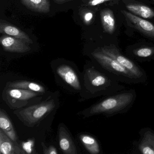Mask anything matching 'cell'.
<instances>
[{
  "instance_id": "obj_3",
  "label": "cell",
  "mask_w": 154,
  "mask_h": 154,
  "mask_svg": "<svg viewBox=\"0 0 154 154\" xmlns=\"http://www.w3.org/2000/svg\"><path fill=\"white\" fill-rule=\"evenodd\" d=\"M91 56L99 69L120 83L127 84H140L138 80L125 67L100 49L93 51Z\"/></svg>"
},
{
  "instance_id": "obj_4",
  "label": "cell",
  "mask_w": 154,
  "mask_h": 154,
  "mask_svg": "<svg viewBox=\"0 0 154 154\" xmlns=\"http://www.w3.org/2000/svg\"><path fill=\"white\" fill-rule=\"evenodd\" d=\"M57 102V100L50 96L41 102L15 110L14 112L25 125L34 127L54 109Z\"/></svg>"
},
{
  "instance_id": "obj_19",
  "label": "cell",
  "mask_w": 154,
  "mask_h": 154,
  "mask_svg": "<svg viewBox=\"0 0 154 154\" xmlns=\"http://www.w3.org/2000/svg\"><path fill=\"white\" fill-rule=\"evenodd\" d=\"M126 8L130 12L143 19L154 18V11L146 5L140 4H129L126 5Z\"/></svg>"
},
{
  "instance_id": "obj_24",
  "label": "cell",
  "mask_w": 154,
  "mask_h": 154,
  "mask_svg": "<svg viewBox=\"0 0 154 154\" xmlns=\"http://www.w3.org/2000/svg\"><path fill=\"white\" fill-rule=\"evenodd\" d=\"M110 1H112V0H91L90 1L87 2L86 5L93 7V6H97V5L103 4L104 2Z\"/></svg>"
},
{
  "instance_id": "obj_23",
  "label": "cell",
  "mask_w": 154,
  "mask_h": 154,
  "mask_svg": "<svg viewBox=\"0 0 154 154\" xmlns=\"http://www.w3.org/2000/svg\"><path fill=\"white\" fill-rule=\"evenodd\" d=\"M42 145L43 146L45 154H57L58 153L54 147L53 146H50L49 148H47L46 147L44 144H43V143H42Z\"/></svg>"
},
{
  "instance_id": "obj_8",
  "label": "cell",
  "mask_w": 154,
  "mask_h": 154,
  "mask_svg": "<svg viewBox=\"0 0 154 154\" xmlns=\"http://www.w3.org/2000/svg\"><path fill=\"white\" fill-rule=\"evenodd\" d=\"M121 12L132 27L145 35L154 38V25L152 23L132 14L129 11L123 10Z\"/></svg>"
},
{
  "instance_id": "obj_2",
  "label": "cell",
  "mask_w": 154,
  "mask_h": 154,
  "mask_svg": "<svg viewBox=\"0 0 154 154\" xmlns=\"http://www.w3.org/2000/svg\"><path fill=\"white\" fill-rule=\"evenodd\" d=\"M85 84L92 97L106 96L126 89L119 82L93 65L85 70Z\"/></svg>"
},
{
  "instance_id": "obj_16",
  "label": "cell",
  "mask_w": 154,
  "mask_h": 154,
  "mask_svg": "<svg viewBox=\"0 0 154 154\" xmlns=\"http://www.w3.org/2000/svg\"><path fill=\"white\" fill-rule=\"evenodd\" d=\"M2 109L0 111V128L12 140L19 145L18 137L11 121Z\"/></svg>"
},
{
  "instance_id": "obj_20",
  "label": "cell",
  "mask_w": 154,
  "mask_h": 154,
  "mask_svg": "<svg viewBox=\"0 0 154 154\" xmlns=\"http://www.w3.org/2000/svg\"><path fill=\"white\" fill-rule=\"evenodd\" d=\"M80 140L86 150L91 154H99L101 149L98 140L91 135L82 134L80 136Z\"/></svg>"
},
{
  "instance_id": "obj_18",
  "label": "cell",
  "mask_w": 154,
  "mask_h": 154,
  "mask_svg": "<svg viewBox=\"0 0 154 154\" xmlns=\"http://www.w3.org/2000/svg\"><path fill=\"white\" fill-rule=\"evenodd\" d=\"M130 55L139 62L150 61L154 59V47L142 46L130 51Z\"/></svg>"
},
{
  "instance_id": "obj_13",
  "label": "cell",
  "mask_w": 154,
  "mask_h": 154,
  "mask_svg": "<svg viewBox=\"0 0 154 154\" xmlns=\"http://www.w3.org/2000/svg\"><path fill=\"white\" fill-rule=\"evenodd\" d=\"M0 153L1 154L22 153L20 146L15 144L2 129H0Z\"/></svg>"
},
{
  "instance_id": "obj_17",
  "label": "cell",
  "mask_w": 154,
  "mask_h": 154,
  "mask_svg": "<svg viewBox=\"0 0 154 154\" xmlns=\"http://www.w3.org/2000/svg\"><path fill=\"white\" fill-rule=\"evenodd\" d=\"M20 1L29 9L35 12L47 13L50 11L49 0H20Z\"/></svg>"
},
{
  "instance_id": "obj_22",
  "label": "cell",
  "mask_w": 154,
  "mask_h": 154,
  "mask_svg": "<svg viewBox=\"0 0 154 154\" xmlns=\"http://www.w3.org/2000/svg\"><path fill=\"white\" fill-rule=\"evenodd\" d=\"M81 17L84 23L86 25H90L92 22L94 13L89 10H84L81 12Z\"/></svg>"
},
{
  "instance_id": "obj_6",
  "label": "cell",
  "mask_w": 154,
  "mask_h": 154,
  "mask_svg": "<svg viewBox=\"0 0 154 154\" xmlns=\"http://www.w3.org/2000/svg\"><path fill=\"white\" fill-rule=\"evenodd\" d=\"M100 49L125 67L138 80L140 83L146 82L147 75L145 70L137 63L123 55L116 46L113 45H105L100 48Z\"/></svg>"
},
{
  "instance_id": "obj_15",
  "label": "cell",
  "mask_w": 154,
  "mask_h": 154,
  "mask_svg": "<svg viewBox=\"0 0 154 154\" xmlns=\"http://www.w3.org/2000/svg\"><path fill=\"white\" fill-rule=\"evenodd\" d=\"M100 17L104 32L109 35L113 34L116 27L113 11L109 9L102 10L100 11Z\"/></svg>"
},
{
  "instance_id": "obj_12",
  "label": "cell",
  "mask_w": 154,
  "mask_h": 154,
  "mask_svg": "<svg viewBox=\"0 0 154 154\" xmlns=\"http://www.w3.org/2000/svg\"><path fill=\"white\" fill-rule=\"evenodd\" d=\"M0 33L19 38L29 45L33 44V40L25 32L2 20L0 21Z\"/></svg>"
},
{
  "instance_id": "obj_5",
  "label": "cell",
  "mask_w": 154,
  "mask_h": 154,
  "mask_svg": "<svg viewBox=\"0 0 154 154\" xmlns=\"http://www.w3.org/2000/svg\"><path fill=\"white\" fill-rule=\"evenodd\" d=\"M46 94L6 86L2 98L10 108L17 110L41 102Z\"/></svg>"
},
{
  "instance_id": "obj_27",
  "label": "cell",
  "mask_w": 154,
  "mask_h": 154,
  "mask_svg": "<svg viewBox=\"0 0 154 154\" xmlns=\"http://www.w3.org/2000/svg\"></svg>"
},
{
  "instance_id": "obj_1",
  "label": "cell",
  "mask_w": 154,
  "mask_h": 154,
  "mask_svg": "<svg viewBox=\"0 0 154 154\" xmlns=\"http://www.w3.org/2000/svg\"><path fill=\"white\" fill-rule=\"evenodd\" d=\"M136 99L137 93L135 89H124L106 96L104 99L83 111L82 114L87 117L103 115L108 118L123 114L131 109Z\"/></svg>"
},
{
  "instance_id": "obj_9",
  "label": "cell",
  "mask_w": 154,
  "mask_h": 154,
  "mask_svg": "<svg viewBox=\"0 0 154 154\" xmlns=\"http://www.w3.org/2000/svg\"><path fill=\"white\" fill-rule=\"evenodd\" d=\"M2 48L7 52L16 53H25L31 50L29 44L19 38L3 35L0 38Z\"/></svg>"
},
{
  "instance_id": "obj_14",
  "label": "cell",
  "mask_w": 154,
  "mask_h": 154,
  "mask_svg": "<svg viewBox=\"0 0 154 154\" xmlns=\"http://www.w3.org/2000/svg\"><path fill=\"white\" fill-rule=\"evenodd\" d=\"M7 87L18 88L41 93H47L46 89L42 85L26 80H19L7 83Z\"/></svg>"
},
{
  "instance_id": "obj_10",
  "label": "cell",
  "mask_w": 154,
  "mask_h": 154,
  "mask_svg": "<svg viewBox=\"0 0 154 154\" xmlns=\"http://www.w3.org/2000/svg\"><path fill=\"white\" fill-rule=\"evenodd\" d=\"M57 74L66 85L77 91L82 89V85L78 74L75 70L68 65L62 64L56 69Z\"/></svg>"
},
{
  "instance_id": "obj_26",
  "label": "cell",
  "mask_w": 154,
  "mask_h": 154,
  "mask_svg": "<svg viewBox=\"0 0 154 154\" xmlns=\"http://www.w3.org/2000/svg\"><path fill=\"white\" fill-rule=\"evenodd\" d=\"M90 1H91V0H86V2L87 1V2H88Z\"/></svg>"
},
{
  "instance_id": "obj_7",
  "label": "cell",
  "mask_w": 154,
  "mask_h": 154,
  "mask_svg": "<svg viewBox=\"0 0 154 154\" xmlns=\"http://www.w3.org/2000/svg\"><path fill=\"white\" fill-rule=\"evenodd\" d=\"M140 137L133 142L134 148L142 154H154V131L143 128L139 131Z\"/></svg>"
},
{
  "instance_id": "obj_11",
  "label": "cell",
  "mask_w": 154,
  "mask_h": 154,
  "mask_svg": "<svg viewBox=\"0 0 154 154\" xmlns=\"http://www.w3.org/2000/svg\"><path fill=\"white\" fill-rule=\"evenodd\" d=\"M58 138L60 149L64 154H77L74 142L71 135L63 124H60L58 127Z\"/></svg>"
},
{
  "instance_id": "obj_25",
  "label": "cell",
  "mask_w": 154,
  "mask_h": 154,
  "mask_svg": "<svg viewBox=\"0 0 154 154\" xmlns=\"http://www.w3.org/2000/svg\"><path fill=\"white\" fill-rule=\"evenodd\" d=\"M54 1L58 3H64V2H67L71 1L72 0H54Z\"/></svg>"
},
{
  "instance_id": "obj_21",
  "label": "cell",
  "mask_w": 154,
  "mask_h": 154,
  "mask_svg": "<svg viewBox=\"0 0 154 154\" xmlns=\"http://www.w3.org/2000/svg\"><path fill=\"white\" fill-rule=\"evenodd\" d=\"M34 141L33 140H29L27 141L22 142L21 144V151L22 154L27 153V154H32L34 152Z\"/></svg>"
}]
</instances>
